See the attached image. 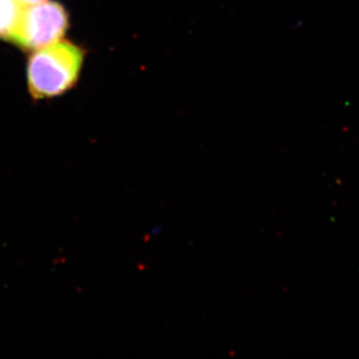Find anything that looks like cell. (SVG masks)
Listing matches in <instances>:
<instances>
[{
	"instance_id": "3957f363",
	"label": "cell",
	"mask_w": 359,
	"mask_h": 359,
	"mask_svg": "<svg viewBox=\"0 0 359 359\" xmlns=\"http://www.w3.org/2000/svg\"><path fill=\"white\" fill-rule=\"evenodd\" d=\"M23 8L25 7L16 0H0V39L11 41Z\"/></svg>"
},
{
	"instance_id": "6da1fadb",
	"label": "cell",
	"mask_w": 359,
	"mask_h": 359,
	"mask_svg": "<svg viewBox=\"0 0 359 359\" xmlns=\"http://www.w3.org/2000/svg\"><path fill=\"white\" fill-rule=\"evenodd\" d=\"M84 51L68 41H58L32 54L27 65L28 87L34 99L61 95L76 83Z\"/></svg>"
},
{
	"instance_id": "7a4b0ae2",
	"label": "cell",
	"mask_w": 359,
	"mask_h": 359,
	"mask_svg": "<svg viewBox=\"0 0 359 359\" xmlns=\"http://www.w3.org/2000/svg\"><path fill=\"white\" fill-rule=\"evenodd\" d=\"M69 20L65 7L55 1H44L25 7L11 41L28 50H39L60 41Z\"/></svg>"
},
{
	"instance_id": "277c9868",
	"label": "cell",
	"mask_w": 359,
	"mask_h": 359,
	"mask_svg": "<svg viewBox=\"0 0 359 359\" xmlns=\"http://www.w3.org/2000/svg\"><path fill=\"white\" fill-rule=\"evenodd\" d=\"M16 1L20 2L23 7H27L40 4V2L44 1V0H16Z\"/></svg>"
}]
</instances>
